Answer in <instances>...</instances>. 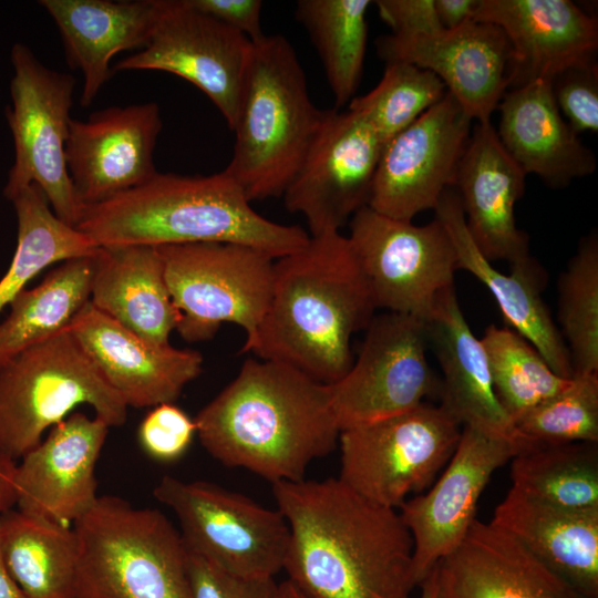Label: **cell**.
<instances>
[{
  "label": "cell",
  "mask_w": 598,
  "mask_h": 598,
  "mask_svg": "<svg viewBox=\"0 0 598 598\" xmlns=\"http://www.w3.org/2000/svg\"><path fill=\"white\" fill-rule=\"evenodd\" d=\"M252 42L187 0H172L148 43L117 62L116 71L158 70L197 86L233 131Z\"/></svg>",
  "instance_id": "2e32d148"
},
{
  "label": "cell",
  "mask_w": 598,
  "mask_h": 598,
  "mask_svg": "<svg viewBox=\"0 0 598 598\" xmlns=\"http://www.w3.org/2000/svg\"><path fill=\"white\" fill-rule=\"evenodd\" d=\"M555 103L578 135L598 131V66L596 61L570 68L551 80Z\"/></svg>",
  "instance_id": "60d3db41"
},
{
  "label": "cell",
  "mask_w": 598,
  "mask_h": 598,
  "mask_svg": "<svg viewBox=\"0 0 598 598\" xmlns=\"http://www.w3.org/2000/svg\"><path fill=\"white\" fill-rule=\"evenodd\" d=\"M370 0H299L295 16L308 32L336 109L353 99L362 76Z\"/></svg>",
  "instance_id": "836d02e7"
},
{
  "label": "cell",
  "mask_w": 598,
  "mask_h": 598,
  "mask_svg": "<svg viewBox=\"0 0 598 598\" xmlns=\"http://www.w3.org/2000/svg\"><path fill=\"white\" fill-rule=\"evenodd\" d=\"M10 60L11 105L6 115L14 145V159L3 195L12 200L30 184L45 194L54 214L75 227L82 206L73 190L65 162L70 109L75 80L40 62L29 47L16 42Z\"/></svg>",
  "instance_id": "9c48e42d"
},
{
  "label": "cell",
  "mask_w": 598,
  "mask_h": 598,
  "mask_svg": "<svg viewBox=\"0 0 598 598\" xmlns=\"http://www.w3.org/2000/svg\"><path fill=\"white\" fill-rule=\"evenodd\" d=\"M347 236L375 309L426 323L440 293L454 287L451 239L434 219L426 225L384 216L369 206L349 223Z\"/></svg>",
  "instance_id": "7c38bea8"
},
{
  "label": "cell",
  "mask_w": 598,
  "mask_h": 598,
  "mask_svg": "<svg viewBox=\"0 0 598 598\" xmlns=\"http://www.w3.org/2000/svg\"><path fill=\"white\" fill-rule=\"evenodd\" d=\"M166 283L181 318L176 328L188 342L212 339L224 322L252 343L270 303L275 259L255 248L220 241L156 246Z\"/></svg>",
  "instance_id": "ba28073f"
},
{
  "label": "cell",
  "mask_w": 598,
  "mask_h": 598,
  "mask_svg": "<svg viewBox=\"0 0 598 598\" xmlns=\"http://www.w3.org/2000/svg\"><path fill=\"white\" fill-rule=\"evenodd\" d=\"M525 172L502 145L491 122L472 127L454 190L467 229L489 260L513 264L529 255L528 236L517 228L515 205L525 189Z\"/></svg>",
  "instance_id": "cb8c5ba5"
},
{
  "label": "cell",
  "mask_w": 598,
  "mask_h": 598,
  "mask_svg": "<svg viewBox=\"0 0 598 598\" xmlns=\"http://www.w3.org/2000/svg\"><path fill=\"white\" fill-rule=\"evenodd\" d=\"M511 461L517 491L565 508H598L597 443L527 444Z\"/></svg>",
  "instance_id": "e575fe53"
},
{
  "label": "cell",
  "mask_w": 598,
  "mask_h": 598,
  "mask_svg": "<svg viewBox=\"0 0 598 598\" xmlns=\"http://www.w3.org/2000/svg\"><path fill=\"white\" fill-rule=\"evenodd\" d=\"M385 63L404 62L436 75L464 112L478 123L491 116L508 90L511 47L496 25L471 19L454 30L415 38L377 40Z\"/></svg>",
  "instance_id": "d6986e66"
},
{
  "label": "cell",
  "mask_w": 598,
  "mask_h": 598,
  "mask_svg": "<svg viewBox=\"0 0 598 598\" xmlns=\"http://www.w3.org/2000/svg\"><path fill=\"white\" fill-rule=\"evenodd\" d=\"M187 567L192 598H278L275 578L236 575L190 551Z\"/></svg>",
  "instance_id": "b9f144b4"
},
{
  "label": "cell",
  "mask_w": 598,
  "mask_h": 598,
  "mask_svg": "<svg viewBox=\"0 0 598 598\" xmlns=\"http://www.w3.org/2000/svg\"><path fill=\"white\" fill-rule=\"evenodd\" d=\"M326 111L313 104L303 69L283 35L265 34L252 42L233 156L225 167L250 203L283 195Z\"/></svg>",
  "instance_id": "5b68a950"
},
{
  "label": "cell",
  "mask_w": 598,
  "mask_h": 598,
  "mask_svg": "<svg viewBox=\"0 0 598 598\" xmlns=\"http://www.w3.org/2000/svg\"><path fill=\"white\" fill-rule=\"evenodd\" d=\"M375 310L347 236H310L275 259L270 303L245 352L330 385L350 369L351 337L367 329Z\"/></svg>",
  "instance_id": "3957f363"
},
{
  "label": "cell",
  "mask_w": 598,
  "mask_h": 598,
  "mask_svg": "<svg viewBox=\"0 0 598 598\" xmlns=\"http://www.w3.org/2000/svg\"><path fill=\"white\" fill-rule=\"evenodd\" d=\"M426 346L425 323L419 319L394 312L374 316L358 358L328 385L339 430L403 413L439 393Z\"/></svg>",
  "instance_id": "4fadbf2b"
},
{
  "label": "cell",
  "mask_w": 598,
  "mask_h": 598,
  "mask_svg": "<svg viewBox=\"0 0 598 598\" xmlns=\"http://www.w3.org/2000/svg\"><path fill=\"white\" fill-rule=\"evenodd\" d=\"M434 212L453 245L457 270H466L489 290L506 327L530 342L556 374L573 378L569 351L542 296L547 274L540 262L529 254L509 264L508 274L497 270L474 243L454 188L443 194Z\"/></svg>",
  "instance_id": "603a6c76"
},
{
  "label": "cell",
  "mask_w": 598,
  "mask_h": 598,
  "mask_svg": "<svg viewBox=\"0 0 598 598\" xmlns=\"http://www.w3.org/2000/svg\"><path fill=\"white\" fill-rule=\"evenodd\" d=\"M0 549L24 598H75L74 528L17 509L0 514Z\"/></svg>",
  "instance_id": "4dcf8cb0"
},
{
  "label": "cell",
  "mask_w": 598,
  "mask_h": 598,
  "mask_svg": "<svg viewBox=\"0 0 598 598\" xmlns=\"http://www.w3.org/2000/svg\"><path fill=\"white\" fill-rule=\"evenodd\" d=\"M425 331L443 373L439 394L446 414L462 427L526 446L495 394L484 347L468 326L454 287L437 297Z\"/></svg>",
  "instance_id": "d4e9b609"
},
{
  "label": "cell",
  "mask_w": 598,
  "mask_h": 598,
  "mask_svg": "<svg viewBox=\"0 0 598 598\" xmlns=\"http://www.w3.org/2000/svg\"><path fill=\"white\" fill-rule=\"evenodd\" d=\"M73 528L75 598H192L188 551L161 511L99 496Z\"/></svg>",
  "instance_id": "8992f818"
},
{
  "label": "cell",
  "mask_w": 598,
  "mask_h": 598,
  "mask_svg": "<svg viewBox=\"0 0 598 598\" xmlns=\"http://www.w3.org/2000/svg\"><path fill=\"white\" fill-rule=\"evenodd\" d=\"M90 302L141 338L168 344L179 322L156 247H99Z\"/></svg>",
  "instance_id": "f546056e"
},
{
  "label": "cell",
  "mask_w": 598,
  "mask_h": 598,
  "mask_svg": "<svg viewBox=\"0 0 598 598\" xmlns=\"http://www.w3.org/2000/svg\"><path fill=\"white\" fill-rule=\"evenodd\" d=\"M473 19L504 32L508 90L595 61L597 19L570 0H478Z\"/></svg>",
  "instance_id": "7402d4cb"
},
{
  "label": "cell",
  "mask_w": 598,
  "mask_h": 598,
  "mask_svg": "<svg viewBox=\"0 0 598 598\" xmlns=\"http://www.w3.org/2000/svg\"><path fill=\"white\" fill-rule=\"evenodd\" d=\"M481 341L495 394L513 423L571 379L556 374L530 342L506 326H488Z\"/></svg>",
  "instance_id": "d590c367"
},
{
  "label": "cell",
  "mask_w": 598,
  "mask_h": 598,
  "mask_svg": "<svg viewBox=\"0 0 598 598\" xmlns=\"http://www.w3.org/2000/svg\"><path fill=\"white\" fill-rule=\"evenodd\" d=\"M289 528L283 570L309 598H411L413 540L398 509L338 477L272 484Z\"/></svg>",
  "instance_id": "6da1fadb"
},
{
  "label": "cell",
  "mask_w": 598,
  "mask_h": 598,
  "mask_svg": "<svg viewBox=\"0 0 598 598\" xmlns=\"http://www.w3.org/2000/svg\"><path fill=\"white\" fill-rule=\"evenodd\" d=\"M194 420L212 457L271 484L303 480L311 462L329 454L340 434L327 384L259 358L245 360Z\"/></svg>",
  "instance_id": "7a4b0ae2"
},
{
  "label": "cell",
  "mask_w": 598,
  "mask_h": 598,
  "mask_svg": "<svg viewBox=\"0 0 598 598\" xmlns=\"http://www.w3.org/2000/svg\"><path fill=\"white\" fill-rule=\"evenodd\" d=\"M559 332L574 375L598 372V234L584 236L557 281Z\"/></svg>",
  "instance_id": "8d00e7d4"
},
{
  "label": "cell",
  "mask_w": 598,
  "mask_h": 598,
  "mask_svg": "<svg viewBox=\"0 0 598 598\" xmlns=\"http://www.w3.org/2000/svg\"><path fill=\"white\" fill-rule=\"evenodd\" d=\"M447 90L427 70L404 62L385 63L378 85L353 97L349 110L362 115L385 145L440 102Z\"/></svg>",
  "instance_id": "74e56055"
},
{
  "label": "cell",
  "mask_w": 598,
  "mask_h": 598,
  "mask_svg": "<svg viewBox=\"0 0 598 598\" xmlns=\"http://www.w3.org/2000/svg\"><path fill=\"white\" fill-rule=\"evenodd\" d=\"M69 330L127 408L174 403L202 372L204 360L198 351L152 343L90 301Z\"/></svg>",
  "instance_id": "44dd1931"
},
{
  "label": "cell",
  "mask_w": 598,
  "mask_h": 598,
  "mask_svg": "<svg viewBox=\"0 0 598 598\" xmlns=\"http://www.w3.org/2000/svg\"><path fill=\"white\" fill-rule=\"evenodd\" d=\"M195 435V420L174 403L154 406L142 420L137 432L142 450L161 463H173L183 457Z\"/></svg>",
  "instance_id": "ab89813d"
},
{
  "label": "cell",
  "mask_w": 598,
  "mask_h": 598,
  "mask_svg": "<svg viewBox=\"0 0 598 598\" xmlns=\"http://www.w3.org/2000/svg\"><path fill=\"white\" fill-rule=\"evenodd\" d=\"M478 0H434L443 30H454L473 19Z\"/></svg>",
  "instance_id": "f6af8a7d"
},
{
  "label": "cell",
  "mask_w": 598,
  "mask_h": 598,
  "mask_svg": "<svg viewBox=\"0 0 598 598\" xmlns=\"http://www.w3.org/2000/svg\"><path fill=\"white\" fill-rule=\"evenodd\" d=\"M421 592L419 598H450L441 579L437 565L419 584Z\"/></svg>",
  "instance_id": "7dc6e473"
},
{
  "label": "cell",
  "mask_w": 598,
  "mask_h": 598,
  "mask_svg": "<svg viewBox=\"0 0 598 598\" xmlns=\"http://www.w3.org/2000/svg\"><path fill=\"white\" fill-rule=\"evenodd\" d=\"M17 462L0 456V514L16 505Z\"/></svg>",
  "instance_id": "bcb514c9"
},
{
  "label": "cell",
  "mask_w": 598,
  "mask_h": 598,
  "mask_svg": "<svg viewBox=\"0 0 598 598\" xmlns=\"http://www.w3.org/2000/svg\"><path fill=\"white\" fill-rule=\"evenodd\" d=\"M56 24L71 69L80 70V104L89 106L112 76L111 59L118 52L143 49L172 0H42Z\"/></svg>",
  "instance_id": "484cf974"
},
{
  "label": "cell",
  "mask_w": 598,
  "mask_h": 598,
  "mask_svg": "<svg viewBox=\"0 0 598 598\" xmlns=\"http://www.w3.org/2000/svg\"><path fill=\"white\" fill-rule=\"evenodd\" d=\"M75 228L100 247L220 241L274 259L299 250L310 238L298 225L258 214L225 169L207 176L157 172L138 187L83 207Z\"/></svg>",
  "instance_id": "277c9868"
},
{
  "label": "cell",
  "mask_w": 598,
  "mask_h": 598,
  "mask_svg": "<svg viewBox=\"0 0 598 598\" xmlns=\"http://www.w3.org/2000/svg\"><path fill=\"white\" fill-rule=\"evenodd\" d=\"M153 496L176 515L188 551L246 577L275 578L283 570L289 528L278 509L214 483L169 475Z\"/></svg>",
  "instance_id": "8fae6325"
},
{
  "label": "cell",
  "mask_w": 598,
  "mask_h": 598,
  "mask_svg": "<svg viewBox=\"0 0 598 598\" xmlns=\"http://www.w3.org/2000/svg\"><path fill=\"white\" fill-rule=\"evenodd\" d=\"M18 220L17 248L0 279V312L40 271L68 259L93 256L100 246L61 220L34 183L12 200Z\"/></svg>",
  "instance_id": "d6a6232c"
},
{
  "label": "cell",
  "mask_w": 598,
  "mask_h": 598,
  "mask_svg": "<svg viewBox=\"0 0 598 598\" xmlns=\"http://www.w3.org/2000/svg\"><path fill=\"white\" fill-rule=\"evenodd\" d=\"M587 598H598V508L556 506L512 487L489 522Z\"/></svg>",
  "instance_id": "f1b7e54d"
},
{
  "label": "cell",
  "mask_w": 598,
  "mask_h": 598,
  "mask_svg": "<svg viewBox=\"0 0 598 598\" xmlns=\"http://www.w3.org/2000/svg\"><path fill=\"white\" fill-rule=\"evenodd\" d=\"M82 404L110 427L126 421L127 405L68 328L0 367V456L17 462Z\"/></svg>",
  "instance_id": "52a82bcc"
},
{
  "label": "cell",
  "mask_w": 598,
  "mask_h": 598,
  "mask_svg": "<svg viewBox=\"0 0 598 598\" xmlns=\"http://www.w3.org/2000/svg\"><path fill=\"white\" fill-rule=\"evenodd\" d=\"M384 144L359 113L327 110L320 128L282 197L301 214L310 236L340 231L368 206Z\"/></svg>",
  "instance_id": "5bb4252c"
},
{
  "label": "cell",
  "mask_w": 598,
  "mask_h": 598,
  "mask_svg": "<svg viewBox=\"0 0 598 598\" xmlns=\"http://www.w3.org/2000/svg\"><path fill=\"white\" fill-rule=\"evenodd\" d=\"M524 447L463 426L441 476L425 494L405 501L398 508L413 540L417 586L463 542L475 520L477 502L492 475Z\"/></svg>",
  "instance_id": "e0dca14e"
},
{
  "label": "cell",
  "mask_w": 598,
  "mask_h": 598,
  "mask_svg": "<svg viewBox=\"0 0 598 598\" xmlns=\"http://www.w3.org/2000/svg\"><path fill=\"white\" fill-rule=\"evenodd\" d=\"M380 18L396 38H415L442 31L434 0H378Z\"/></svg>",
  "instance_id": "7bdbcfd3"
},
{
  "label": "cell",
  "mask_w": 598,
  "mask_h": 598,
  "mask_svg": "<svg viewBox=\"0 0 598 598\" xmlns=\"http://www.w3.org/2000/svg\"><path fill=\"white\" fill-rule=\"evenodd\" d=\"M161 130L155 102L107 107L85 121L71 118L65 162L82 209L156 175L153 156Z\"/></svg>",
  "instance_id": "ac0fdd59"
},
{
  "label": "cell",
  "mask_w": 598,
  "mask_h": 598,
  "mask_svg": "<svg viewBox=\"0 0 598 598\" xmlns=\"http://www.w3.org/2000/svg\"><path fill=\"white\" fill-rule=\"evenodd\" d=\"M497 110L498 138L525 174L559 188L596 171L595 154L560 114L551 81L538 79L507 90Z\"/></svg>",
  "instance_id": "83f0119b"
},
{
  "label": "cell",
  "mask_w": 598,
  "mask_h": 598,
  "mask_svg": "<svg viewBox=\"0 0 598 598\" xmlns=\"http://www.w3.org/2000/svg\"><path fill=\"white\" fill-rule=\"evenodd\" d=\"M196 10L247 37L251 42L262 38L260 0H187Z\"/></svg>",
  "instance_id": "ee69618b"
},
{
  "label": "cell",
  "mask_w": 598,
  "mask_h": 598,
  "mask_svg": "<svg viewBox=\"0 0 598 598\" xmlns=\"http://www.w3.org/2000/svg\"><path fill=\"white\" fill-rule=\"evenodd\" d=\"M472 118L447 92L383 147L368 206L400 220L435 209L453 188Z\"/></svg>",
  "instance_id": "9a60e30c"
},
{
  "label": "cell",
  "mask_w": 598,
  "mask_h": 598,
  "mask_svg": "<svg viewBox=\"0 0 598 598\" xmlns=\"http://www.w3.org/2000/svg\"><path fill=\"white\" fill-rule=\"evenodd\" d=\"M437 567L450 598H587L513 536L476 519Z\"/></svg>",
  "instance_id": "4316f807"
},
{
  "label": "cell",
  "mask_w": 598,
  "mask_h": 598,
  "mask_svg": "<svg viewBox=\"0 0 598 598\" xmlns=\"http://www.w3.org/2000/svg\"><path fill=\"white\" fill-rule=\"evenodd\" d=\"M458 425L440 405H420L340 431L339 480L364 498L398 509L429 488L451 458Z\"/></svg>",
  "instance_id": "30bf717a"
},
{
  "label": "cell",
  "mask_w": 598,
  "mask_h": 598,
  "mask_svg": "<svg viewBox=\"0 0 598 598\" xmlns=\"http://www.w3.org/2000/svg\"><path fill=\"white\" fill-rule=\"evenodd\" d=\"M0 598H24L22 591L11 577L0 549Z\"/></svg>",
  "instance_id": "c3c4849f"
},
{
  "label": "cell",
  "mask_w": 598,
  "mask_h": 598,
  "mask_svg": "<svg viewBox=\"0 0 598 598\" xmlns=\"http://www.w3.org/2000/svg\"><path fill=\"white\" fill-rule=\"evenodd\" d=\"M92 256L64 260L9 303L0 322V367L21 351L69 328L90 301Z\"/></svg>",
  "instance_id": "1f68e13d"
},
{
  "label": "cell",
  "mask_w": 598,
  "mask_h": 598,
  "mask_svg": "<svg viewBox=\"0 0 598 598\" xmlns=\"http://www.w3.org/2000/svg\"><path fill=\"white\" fill-rule=\"evenodd\" d=\"M110 426L101 419L72 412L17 463L19 511L72 526L99 498L95 467Z\"/></svg>",
  "instance_id": "ffe728a7"
},
{
  "label": "cell",
  "mask_w": 598,
  "mask_h": 598,
  "mask_svg": "<svg viewBox=\"0 0 598 598\" xmlns=\"http://www.w3.org/2000/svg\"><path fill=\"white\" fill-rule=\"evenodd\" d=\"M278 598H309L288 579L278 586Z\"/></svg>",
  "instance_id": "681fc988"
},
{
  "label": "cell",
  "mask_w": 598,
  "mask_h": 598,
  "mask_svg": "<svg viewBox=\"0 0 598 598\" xmlns=\"http://www.w3.org/2000/svg\"><path fill=\"white\" fill-rule=\"evenodd\" d=\"M514 426L527 444L598 443V372L574 375Z\"/></svg>",
  "instance_id": "f35d334b"
}]
</instances>
